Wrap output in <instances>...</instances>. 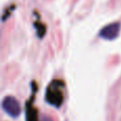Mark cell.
<instances>
[{"instance_id": "1", "label": "cell", "mask_w": 121, "mask_h": 121, "mask_svg": "<svg viewBox=\"0 0 121 121\" xmlns=\"http://www.w3.org/2000/svg\"><path fill=\"white\" fill-rule=\"evenodd\" d=\"M2 108L6 112V114H9L13 118L18 117L21 112L19 102L12 96H8L3 99V101H2Z\"/></svg>"}, {"instance_id": "2", "label": "cell", "mask_w": 121, "mask_h": 121, "mask_svg": "<svg viewBox=\"0 0 121 121\" xmlns=\"http://www.w3.org/2000/svg\"><path fill=\"white\" fill-rule=\"evenodd\" d=\"M120 31V23L113 22L111 25H107L100 31V37L106 40H113L118 36Z\"/></svg>"}]
</instances>
